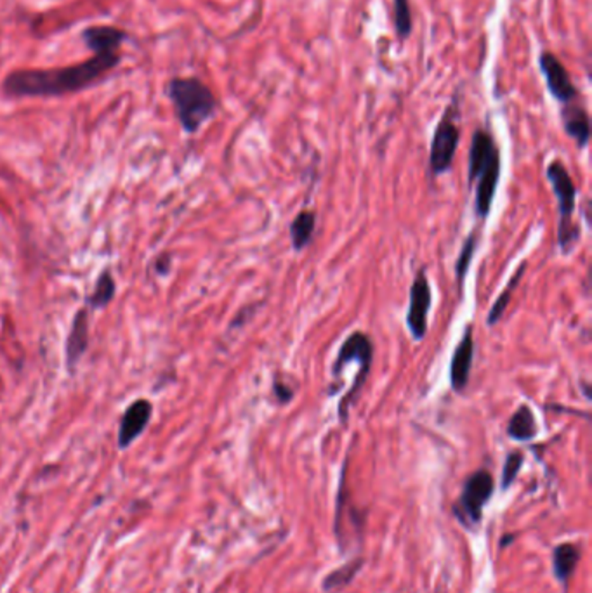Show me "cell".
<instances>
[{
  "label": "cell",
  "instance_id": "obj_25",
  "mask_svg": "<svg viewBox=\"0 0 592 593\" xmlns=\"http://www.w3.org/2000/svg\"><path fill=\"white\" fill-rule=\"evenodd\" d=\"M171 262H173V257L169 254H162L155 259V273L158 276H167L171 273Z\"/></svg>",
  "mask_w": 592,
  "mask_h": 593
},
{
  "label": "cell",
  "instance_id": "obj_5",
  "mask_svg": "<svg viewBox=\"0 0 592 593\" xmlns=\"http://www.w3.org/2000/svg\"><path fill=\"white\" fill-rule=\"evenodd\" d=\"M494 486V477L485 469L476 471L466 479L459 503L453 507L455 516L462 524H466V527L481 521L483 507L492 497Z\"/></svg>",
  "mask_w": 592,
  "mask_h": 593
},
{
  "label": "cell",
  "instance_id": "obj_24",
  "mask_svg": "<svg viewBox=\"0 0 592 593\" xmlns=\"http://www.w3.org/2000/svg\"><path fill=\"white\" fill-rule=\"evenodd\" d=\"M273 396L276 398L278 404H289L294 400V391L289 383H285L282 380H274L273 382Z\"/></svg>",
  "mask_w": 592,
  "mask_h": 593
},
{
  "label": "cell",
  "instance_id": "obj_6",
  "mask_svg": "<svg viewBox=\"0 0 592 593\" xmlns=\"http://www.w3.org/2000/svg\"><path fill=\"white\" fill-rule=\"evenodd\" d=\"M433 304V292L426 267L417 271L410 286V302L407 310V327L416 340H422L427 333V316Z\"/></svg>",
  "mask_w": 592,
  "mask_h": 593
},
{
  "label": "cell",
  "instance_id": "obj_7",
  "mask_svg": "<svg viewBox=\"0 0 592 593\" xmlns=\"http://www.w3.org/2000/svg\"><path fill=\"white\" fill-rule=\"evenodd\" d=\"M539 68L543 73L547 91L560 103L568 104L580 97V91L573 84L567 67L560 61V58L549 50H543L539 56Z\"/></svg>",
  "mask_w": 592,
  "mask_h": 593
},
{
  "label": "cell",
  "instance_id": "obj_21",
  "mask_svg": "<svg viewBox=\"0 0 592 593\" xmlns=\"http://www.w3.org/2000/svg\"><path fill=\"white\" fill-rule=\"evenodd\" d=\"M476 247H478V233L472 231V233L466 238V241H464V245H462V250H461V254H459V257H457V261H455V267H453V269H455L457 285L459 286L464 285V278H466V274H468L469 265H471L472 256H474V252H476Z\"/></svg>",
  "mask_w": 592,
  "mask_h": 593
},
{
  "label": "cell",
  "instance_id": "obj_1",
  "mask_svg": "<svg viewBox=\"0 0 592 593\" xmlns=\"http://www.w3.org/2000/svg\"><path fill=\"white\" fill-rule=\"evenodd\" d=\"M122 63L121 52H98L91 59L61 68L13 70L2 80V94L23 97H61L94 87Z\"/></svg>",
  "mask_w": 592,
  "mask_h": 593
},
{
  "label": "cell",
  "instance_id": "obj_22",
  "mask_svg": "<svg viewBox=\"0 0 592 593\" xmlns=\"http://www.w3.org/2000/svg\"><path fill=\"white\" fill-rule=\"evenodd\" d=\"M521 465H523V454L519 451H513L507 458H506V463H504V471H502V488H509L516 475L519 474L521 471Z\"/></svg>",
  "mask_w": 592,
  "mask_h": 593
},
{
  "label": "cell",
  "instance_id": "obj_16",
  "mask_svg": "<svg viewBox=\"0 0 592 593\" xmlns=\"http://www.w3.org/2000/svg\"><path fill=\"white\" fill-rule=\"evenodd\" d=\"M507 436L515 441H530L537 436L535 415L528 404H521L509 418Z\"/></svg>",
  "mask_w": 592,
  "mask_h": 593
},
{
  "label": "cell",
  "instance_id": "obj_4",
  "mask_svg": "<svg viewBox=\"0 0 592 593\" xmlns=\"http://www.w3.org/2000/svg\"><path fill=\"white\" fill-rule=\"evenodd\" d=\"M459 115L461 113H459L457 99H452L450 106L444 110V117L438 121L431 139V151H429L431 175H442L453 166L455 153L461 143Z\"/></svg>",
  "mask_w": 592,
  "mask_h": 593
},
{
  "label": "cell",
  "instance_id": "obj_2",
  "mask_svg": "<svg viewBox=\"0 0 592 593\" xmlns=\"http://www.w3.org/2000/svg\"><path fill=\"white\" fill-rule=\"evenodd\" d=\"M166 94L186 134H197L209 120L216 117L220 108L218 97L198 76H174L167 82Z\"/></svg>",
  "mask_w": 592,
  "mask_h": 593
},
{
  "label": "cell",
  "instance_id": "obj_15",
  "mask_svg": "<svg viewBox=\"0 0 592 593\" xmlns=\"http://www.w3.org/2000/svg\"><path fill=\"white\" fill-rule=\"evenodd\" d=\"M117 295V283L110 269H104L98 276L94 290L85 297L84 306L89 310H101L106 309Z\"/></svg>",
  "mask_w": 592,
  "mask_h": 593
},
{
  "label": "cell",
  "instance_id": "obj_19",
  "mask_svg": "<svg viewBox=\"0 0 592 593\" xmlns=\"http://www.w3.org/2000/svg\"><path fill=\"white\" fill-rule=\"evenodd\" d=\"M525 269H526V262H523V264L519 265L518 271L515 273V276L511 278V282H509L507 286L502 290V293L497 297L494 306H492L490 312H489V318H487V323H489L490 327L497 325V323L500 321V318L504 316L506 309H507L509 302H511V297H513L515 290L518 288L519 280H521V276L525 274Z\"/></svg>",
  "mask_w": 592,
  "mask_h": 593
},
{
  "label": "cell",
  "instance_id": "obj_13",
  "mask_svg": "<svg viewBox=\"0 0 592 593\" xmlns=\"http://www.w3.org/2000/svg\"><path fill=\"white\" fill-rule=\"evenodd\" d=\"M561 123L563 129L579 148H586L591 141V119L588 110L573 101L568 104H561Z\"/></svg>",
  "mask_w": 592,
  "mask_h": 593
},
{
  "label": "cell",
  "instance_id": "obj_14",
  "mask_svg": "<svg viewBox=\"0 0 592 593\" xmlns=\"http://www.w3.org/2000/svg\"><path fill=\"white\" fill-rule=\"evenodd\" d=\"M373 359V342L367 333L353 332L345 340L339 349V355L332 366V377L337 379L345 370V364L351 361H367Z\"/></svg>",
  "mask_w": 592,
  "mask_h": 593
},
{
  "label": "cell",
  "instance_id": "obj_9",
  "mask_svg": "<svg viewBox=\"0 0 592 593\" xmlns=\"http://www.w3.org/2000/svg\"><path fill=\"white\" fill-rule=\"evenodd\" d=\"M89 332H91V310L84 306L75 312L72 328L65 344V361L70 373H75L78 363L89 349Z\"/></svg>",
  "mask_w": 592,
  "mask_h": 593
},
{
  "label": "cell",
  "instance_id": "obj_12",
  "mask_svg": "<svg viewBox=\"0 0 592 593\" xmlns=\"http://www.w3.org/2000/svg\"><path fill=\"white\" fill-rule=\"evenodd\" d=\"M80 37L85 48L98 54V52H121L122 44L129 39V33L122 28L112 24H94L85 28L80 33Z\"/></svg>",
  "mask_w": 592,
  "mask_h": 593
},
{
  "label": "cell",
  "instance_id": "obj_10",
  "mask_svg": "<svg viewBox=\"0 0 592 593\" xmlns=\"http://www.w3.org/2000/svg\"><path fill=\"white\" fill-rule=\"evenodd\" d=\"M500 157V149L495 143L494 136L485 129H478L472 134L469 149L468 184L472 186L476 177L489 166V164Z\"/></svg>",
  "mask_w": 592,
  "mask_h": 593
},
{
  "label": "cell",
  "instance_id": "obj_20",
  "mask_svg": "<svg viewBox=\"0 0 592 593\" xmlns=\"http://www.w3.org/2000/svg\"><path fill=\"white\" fill-rule=\"evenodd\" d=\"M393 13H395L396 37L399 39V42H405L412 35V28H414L410 0H393Z\"/></svg>",
  "mask_w": 592,
  "mask_h": 593
},
{
  "label": "cell",
  "instance_id": "obj_17",
  "mask_svg": "<svg viewBox=\"0 0 592 593\" xmlns=\"http://www.w3.org/2000/svg\"><path fill=\"white\" fill-rule=\"evenodd\" d=\"M315 228H317V212L315 211H300L296 215V219L292 220L291 228H289V235H291V241L296 252L304 250L315 235Z\"/></svg>",
  "mask_w": 592,
  "mask_h": 593
},
{
  "label": "cell",
  "instance_id": "obj_18",
  "mask_svg": "<svg viewBox=\"0 0 592 593\" xmlns=\"http://www.w3.org/2000/svg\"><path fill=\"white\" fill-rule=\"evenodd\" d=\"M577 561H579V550L570 544L560 545L554 550L552 566H554V574L561 583H567L570 580L577 566Z\"/></svg>",
  "mask_w": 592,
  "mask_h": 593
},
{
  "label": "cell",
  "instance_id": "obj_23",
  "mask_svg": "<svg viewBox=\"0 0 592 593\" xmlns=\"http://www.w3.org/2000/svg\"><path fill=\"white\" fill-rule=\"evenodd\" d=\"M354 566L356 564H351V566H345L343 570L336 571L332 572L327 580H325V589H336V587H341L345 581L351 580V576L354 574Z\"/></svg>",
  "mask_w": 592,
  "mask_h": 593
},
{
  "label": "cell",
  "instance_id": "obj_3",
  "mask_svg": "<svg viewBox=\"0 0 592 593\" xmlns=\"http://www.w3.org/2000/svg\"><path fill=\"white\" fill-rule=\"evenodd\" d=\"M547 179L552 186L554 196L558 200V212H560V228H558V239L563 254H568L571 247L580 238V229L573 222L575 212V198H577V186L568 172L567 166L560 160H554L547 166Z\"/></svg>",
  "mask_w": 592,
  "mask_h": 593
},
{
  "label": "cell",
  "instance_id": "obj_11",
  "mask_svg": "<svg viewBox=\"0 0 592 593\" xmlns=\"http://www.w3.org/2000/svg\"><path fill=\"white\" fill-rule=\"evenodd\" d=\"M472 361H474V338H472V327H468L450 361V385L455 392H462L468 387Z\"/></svg>",
  "mask_w": 592,
  "mask_h": 593
},
{
  "label": "cell",
  "instance_id": "obj_8",
  "mask_svg": "<svg viewBox=\"0 0 592 593\" xmlns=\"http://www.w3.org/2000/svg\"><path fill=\"white\" fill-rule=\"evenodd\" d=\"M153 417V404L148 400H136L134 403L125 408L124 415L119 426V448H130L148 428L149 420Z\"/></svg>",
  "mask_w": 592,
  "mask_h": 593
}]
</instances>
